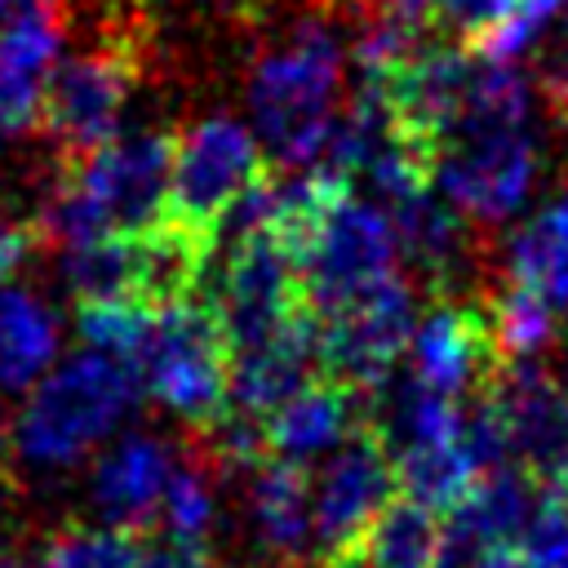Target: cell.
Returning a JSON list of instances; mask_svg holds the SVG:
<instances>
[{
	"label": "cell",
	"instance_id": "obj_18",
	"mask_svg": "<svg viewBox=\"0 0 568 568\" xmlns=\"http://www.w3.org/2000/svg\"><path fill=\"white\" fill-rule=\"evenodd\" d=\"M58 351V324L31 293L0 284V395L44 377Z\"/></svg>",
	"mask_w": 568,
	"mask_h": 568
},
{
	"label": "cell",
	"instance_id": "obj_30",
	"mask_svg": "<svg viewBox=\"0 0 568 568\" xmlns=\"http://www.w3.org/2000/svg\"><path fill=\"white\" fill-rule=\"evenodd\" d=\"M40 244H44L40 222H0V284H4V275L18 271L22 257H27L31 248H40Z\"/></svg>",
	"mask_w": 568,
	"mask_h": 568
},
{
	"label": "cell",
	"instance_id": "obj_13",
	"mask_svg": "<svg viewBox=\"0 0 568 568\" xmlns=\"http://www.w3.org/2000/svg\"><path fill=\"white\" fill-rule=\"evenodd\" d=\"M506 368L488 311L439 302L417 328H413V382H422L435 395L462 399L484 395L493 377Z\"/></svg>",
	"mask_w": 568,
	"mask_h": 568
},
{
	"label": "cell",
	"instance_id": "obj_28",
	"mask_svg": "<svg viewBox=\"0 0 568 568\" xmlns=\"http://www.w3.org/2000/svg\"><path fill=\"white\" fill-rule=\"evenodd\" d=\"M515 9L519 0H430V31H439L444 44L475 53Z\"/></svg>",
	"mask_w": 568,
	"mask_h": 568
},
{
	"label": "cell",
	"instance_id": "obj_2",
	"mask_svg": "<svg viewBox=\"0 0 568 568\" xmlns=\"http://www.w3.org/2000/svg\"><path fill=\"white\" fill-rule=\"evenodd\" d=\"M337 44L320 22H297L293 36L262 53L248 75V106L262 142L284 164H306L333 133Z\"/></svg>",
	"mask_w": 568,
	"mask_h": 568
},
{
	"label": "cell",
	"instance_id": "obj_24",
	"mask_svg": "<svg viewBox=\"0 0 568 568\" xmlns=\"http://www.w3.org/2000/svg\"><path fill=\"white\" fill-rule=\"evenodd\" d=\"M488 324H493V337H497V351L506 364L537 359V351H546L555 337V311L515 280H506L501 293H493Z\"/></svg>",
	"mask_w": 568,
	"mask_h": 568
},
{
	"label": "cell",
	"instance_id": "obj_32",
	"mask_svg": "<svg viewBox=\"0 0 568 568\" xmlns=\"http://www.w3.org/2000/svg\"><path fill=\"white\" fill-rule=\"evenodd\" d=\"M13 524H18V497H13V488H9V479L0 470V541L13 532Z\"/></svg>",
	"mask_w": 568,
	"mask_h": 568
},
{
	"label": "cell",
	"instance_id": "obj_11",
	"mask_svg": "<svg viewBox=\"0 0 568 568\" xmlns=\"http://www.w3.org/2000/svg\"><path fill=\"white\" fill-rule=\"evenodd\" d=\"M506 422L510 462L541 488L568 466V382L537 359L506 364L484 390Z\"/></svg>",
	"mask_w": 568,
	"mask_h": 568
},
{
	"label": "cell",
	"instance_id": "obj_34",
	"mask_svg": "<svg viewBox=\"0 0 568 568\" xmlns=\"http://www.w3.org/2000/svg\"><path fill=\"white\" fill-rule=\"evenodd\" d=\"M320 568H373V564H368V555H364L359 546H351V550L324 555V559H320Z\"/></svg>",
	"mask_w": 568,
	"mask_h": 568
},
{
	"label": "cell",
	"instance_id": "obj_36",
	"mask_svg": "<svg viewBox=\"0 0 568 568\" xmlns=\"http://www.w3.org/2000/svg\"><path fill=\"white\" fill-rule=\"evenodd\" d=\"M27 9H44V13H62V0H22Z\"/></svg>",
	"mask_w": 568,
	"mask_h": 568
},
{
	"label": "cell",
	"instance_id": "obj_6",
	"mask_svg": "<svg viewBox=\"0 0 568 568\" xmlns=\"http://www.w3.org/2000/svg\"><path fill=\"white\" fill-rule=\"evenodd\" d=\"M213 302L222 311L235 355L275 342L302 311H311L293 257L280 248V240L266 226L235 235V248H231L226 275H222V293H213Z\"/></svg>",
	"mask_w": 568,
	"mask_h": 568
},
{
	"label": "cell",
	"instance_id": "obj_8",
	"mask_svg": "<svg viewBox=\"0 0 568 568\" xmlns=\"http://www.w3.org/2000/svg\"><path fill=\"white\" fill-rule=\"evenodd\" d=\"M399 497V462L386 435L364 422L324 466L315 484V546L320 559L364 541L373 519Z\"/></svg>",
	"mask_w": 568,
	"mask_h": 568
},
{
	"label": "cell",
	"instance_id": "obj_12",
	"mask_svg": "<svg viewBox=\"0 0 568 568\" xmlns=\"http://www.w3.org/2000/svg\"><path fill=\"white\" fill-rule=\"evenodd\" d=\"M537 151L524 129H493L453 142L439 155L435 186L475 222H501L532 186Z\"/></svg>",
	"mask_w": 568,
	"mask_h": 568
},
{
	"label": "cell",
	"instance_id": "obj_7",
	"mask_svg": "<svg viewBox=\"0 0 568 568\" xmlns=\"http://www.w3.org/2000/svg\"><path fill=\"white\" fill-rule=\"evenodd\" d=\"M395 244H399L395 222L377 204H364L351 195L328 217V226L320 231V240L297 266L306 302L320 315H333L355 297L373 293L382 280L395 275Z\"/></svg>",
	"mask_w": 568,
	"mask_h": 568
},
{
	"label": "cell",
	"instance_id": "obj_16",
	"mask_svg": "<svg viewBox=\"0 0 568 568\" xmlns=\"http://www.w3.org/2000/svg\"><path fill=\"white\" fill-rule=\"evenodd\" d=\"M173 479V457L151 435L120 439L93 470V506L102 510L106 528H124L146 537V524L160 515L164 493Z\"/></svg>",
	"mask_w": 568,
	"mask_h": 568
},
{
	"label": "cell",
	"instance_id": "obj_35",
	"mask_svg": "<svg viewBox=\"0 0 568 568\" xmlns=\"http://www.w3.org/2000/svg\"><path fill=\"white\" fill-rule=\"evenodd\" d=\"M541 497H546V501H555V506L568 515V466H564V470H559V475L546 484V493H541Z\"/></svg>",
	"mask_w": 568,
	"mask_h": 568
},
{
	"label": "cell",
	"instance_id": "obj_25",
	"mask_svg": "<svg viewBox=\"0 0 568 568\" xmlns=\"http://www.w3.org/2000/svg\"><path fill=\"white\" fill-rule=\"evenodd\" d=\"M146 537L124 528H62L44 541L40 568H142Z\"/></svg>",
	"mask_w": 568,
	"mask_h": 568
},
{
	"label": "cell",
	"instance_id": "obj_15",
	"mask_svg": "<svg viewBox=\"0 0 568 568\" xmlns=\"http://www.w3.org/2000/svg\"><path fill=\"white\" fill-rule=\"evenodd\" d=\"M368 422V395L337 377H315L306 382L284 408L271 413L266 435H271V457L284 462H311L328 448H342L359 426Z\"/></svg>",
	"mask_w": 568,
	"mask_h": 568
},
{
	"label": "cell",
	"instance_id": "obj_20",
	"mask_svg": "<svg viewBox=\"0 0 568 568\" xmlns=\"http://www.w3.org/2000/svg\"><path fill=\"white\" fill-rule=\"evenodd\" d=\"M359 550L373 568H439L444 559V515L413 497H395L373 528L364 532Z\"/></svg>",
	"mask_w": 568,
	"mask_h": 568
},
{
	"label": "cell",
	"instance_id": "obj_3",
	"mask_svg": "<svg viewBox=\"0 0 568 568\" xmlns=\"http://www.w3.org/2000/svg\"><path fill=\"white\" fill-rule=\"evenodd\" d=\"M138 395L142 382L129 364L98 351L75 355L31 390L27 408L18 413L13 444L36 466H67L111 435Z\"/></svg>",
	"mask_w": 568,
	"mask_h": 568
},
{
	"label": "cell",
	"instance_id": "obj_21",
	"mask_svg": "<svg viewBox=\"0 0 568 568\" xmlns=\"http://www.w3.org/2000/svg\"><path fill=\"white\" fill-rule=\"evenodd\" d=\"M67 284L84 302H142V240L138 235H102L67 248Z\"/></svg>",
	"mask_w": 568,
	"mask_h": 568
},
{
	"label": "cell",
	"instance_id": "obj_19",
	"mask_svg": "<svg viewBox=\"0 0 568 568\" xmlns=\"http://www.w3.org/2000/svg\"><path fill=\"white\" fill-rule=\"evenodd\" d=\"M510 280L550 311H568V195L541 209L510 244Z\"/></svg>",
	"mask_w": 568,
	"mask_h": 568
},
{
	"label": "cell",
	"instance_id": "obj_37",
	"mask_svg": "<svg viewBox=\"0 0 568 568\" xmlns=\"http://www.w3.org/2000/svg\"><path fill=\"white\" fill-rule=\"evenodd\" d=\"M0 568H31L27 559H13V555H0Z\"/></svg>",
	"mask_w": 568,
	"mask_h": 568
},
{
	"label": "cell",
	"instance_id": "obj_26",
	"mask_svg": "<svg viewBox=\"0 0 568 568\" xmlns=\"http://www.w3.org/2000/svg\"><path fill=\"white\" fill-rule=\"evenodd\" d=\"M151 320H155V311L151 306H133V302H84V306H75L80 337L98 355H111V359H120L129 368L142 355V342L151 333Z\"/></svg>",
	"mask_w": 568,
	"mask_h": 568
},
{
	"label": "cell",
	"instance_id": "obj_22",
	"mask_svg": "<svg viewBox=\"0 0 568 568\" xmlns=\"http://www.w3.org/2000/svg\"><path fill=\"white\" fill-rule=\"evenodd\" d=\"M395 462H399V493L430 506L435 515L457 510L470 497V488L479 484V466L470 462L462 435L448 444L404 448V453H395Z\"/></svg>",
	"mask_w": 568,
	"mask_h": 568
},
{
	"label": "cell",
	"instance_id": "obj_29",
	"mask_svg": "<svg viewBox=\"0 0 568 568\" xmlns=\"http://www.w3.org/2000/svg\"><path fill=\"white\" fill-rule=\"evenodd\" d=\"M519 550H524L528 568H568V515L541 497L532 524L519 537Z\"/></svg>",
	"mask_w": 568,
	"mask_h": 568
},
{
	"label": "cell",
	"instance_id": "obj_17",
	"mask_svg": "<svg viewBox=\"0 0 568 568\" xmlns=\"http://www.w3.org/2000/svg\"><path fill=\"white\" fill-rule=\"evenodd\" d=\"M253 515L262 541L284 564H297L315 537V506H311V470L302 462L266 457L253 470Z\"/></svg>",
	"mask_w": 568,
	"mask_h": 568
},
{
	"label": "cell",
	"instance_id": "obj_9",
	"mask_svg": "<svg viewBox=\"0 0 568 568\" xmlns=\"http://www.w3.org/2000/svg\"><path fill=\"white\" fill-rule=\"evenodd\" d=\"M404 346H413V293L399 275H390L373 293L324 315L320 373L373 395L386 386Z\"/></svg>",
	"mask_w": 568,
	"mask_h": 568
},
{
	"label": "cell",
	"instance_id": "obj_33",
	"mask_svg": "<svg viewBox=\"0 0 568 568\" xmlns=\"http://www.w3.org/2000/svg\"><path fill=\"white\" fill-rule=\"evenodd\" d=\"M546 89H550V98H555V111H559V115L568 120V62L550 71V80H546Z\"/></svg>",
	"mask_w": 568,
	"mask_h": 568
},
{
	"label": "cell",
	"instance_id": "obj_27",
	"mask_svg": "<svg viewBox=\"0 0 568 568\" xmlns=\"http://www.w3.org/2000/svg\"><path fill=\"white\" fill-rule=\"evenodd\" d=\"M160 519H164V537L169 541H182V546H204L209 532H213V519H217V506H213V488L200 470L191 466H178L173 479H169V493H164V506H160Z\"/></svg>",
	"mask_w": 568,
	"mask_h": 568
},
{
	"label": "cell",
	"instance_id": "obj_1",
	"mask_svg": "<svg viewBox=\"0 0 568 568\" xmlns=\"http://www.w3.org/2000/svg\"><path fill=\"white\" fill-rule=\"evenodd\" d=\"M235 346L213 297H191L155 311L133 364L142 390L173 408L186 426L213 430L231 408Z\"/></svg>",
	"mask_w": 568,
	"mask_h": 568
},
{
	"label": "cell",
	"instance_id": "obj_31",
	"mask_svg": "<svg viewBox=\"0 0 568 568\" xmlns=\"http://www.w3.org/2000/svg\"><path fill=\"white\" fill-rule=\"evenodd\" d=\"M142 568H222L204 546H182V541H146V559Z\"/></svg>",
	"mask_w": 568,
	"mask_h": 568
},
{
	"label": "cell",
	"instance_id": "obj_14",
	"mask_svg": "<svg viewBox=\"0 0 568 568\" xmlns=\"http://www.w3.org/2000/svg\"><path fill=\"white\" fill-rule=\"evenodd\" d=\"M58 13L31 9L0 27V138L27 133L44 120V93L58 58Z\"/></svg>",
	"mask_w": 568,
	"mask_h": 568
},
{
	"label": "cell",
	"instance_id": "obj_4",
	"mask_svg": "<svg viewBox=\"0 0 568 568\" xmlns=\"http://www.w3.org/2000/svg\"><path fill=\"white\" fill-rule=\"evenodd\" d=\"M275 169L266 164L257 138L226 120L209 115L191 129L178 133V155H173V186H169V222L182 231L217 244L222 226L231 213L271 178Z\"/></svg>",
	"mask_w": 568,
	"mask_h": 568
},
{
	"label": "cell",
	"instance_id": "obj_23",
	"mask_svg": "<svg viewBox=\"0 0 568 568\" xmlns=\"http://www.w3.org/2000/svg\"><path fill=\"white\" fill-rule=\"evenodd\" d=\"M462 217L466 213L439 186H430V191H422V195H413V200L390 209V222H395V235H399L404 253L430 275H439V271H448L457 262L462 240H466Z\"/></svg>",
	"mask_w": 568,
	"mask_h": 568
},
{
	"label": "cell",
	"instance_id": "obj_5",
	"mask_svg": "<svg viewBox=\"0 0 568 568\" xmlns=\"http://www.w3.org/2000/svg\"><path fill=\"white\" fill-rule=\"evenodd\" d=\"M142 75L138 40L111 36L89 53L62 62L44 93V133L58 142L62 164H80L115 142V120Z\"/></svg>",
	"mask_w": 568,
	"mask_h": 568
},
{
	"label": "cell",
	"instance_id": "obj_10",
	"mask_svg": "<svg viewBox=\"0 0 568 568\" xmlns=\"http://www.w3.org/2000/svg\"><path fill=\"white\" fill-rule=\"evenodd\" d=\"M173 155L178 138L173 133H138V138H115L98 155L67 164L102 209L106 226L115 235H142L164 222L169 213V186H173Z\"/></svg>",
	"mask_w": 568,
	"mask_h": 568
}]
</instances>
